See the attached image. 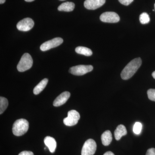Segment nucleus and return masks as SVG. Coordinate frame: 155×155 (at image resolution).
<instances>
[{"label": "nucleus", "mask_w": 155, "mask_h": 155, "mask_svg": "<svg viewBox=\"0 0 155 155\" xmlns=\"http://www.w3.org/2000/svg\"><path fill=\"white\" fill-rule=\"evenodd\" d=\"M141 64V59L139 58H135L129 62L121 72L122 79L123 80L130 79L137 71Z\"/></svg>", "instance_id": "1"}, {"label": "nucleus", "mask_w": 155, "mask_h": 155, "mask_svg": "<svg viewBox=\"0 0 155 155\" xmlns=\"http://www.w3.org/2000/svg\"><path fill=\"white\" fill-rule=\"evenodd\" d=\"M29 123L26 119H21L16 120L13 124L12 131L14 135L20 136L28 131Z\"/></svg>", "instance_id": "2"}, {"label": "nucleus", "mask_w": 155, "mask_h": 155, "mask_svg": "<svg viewBox=\"0 0 155 155\" xmlns=\"http://www.w3.org/2000/svg\"><path fill=\"white\" fill-rule=\"evenodd\" d=\"M33 60L28 53H25L22 55L17 66V70L20 72H23L28 70L32 67Z\"/></svg>", "instance_id": "3"}, {"label": "nucleus", "mask_w": 155, "mask_h": 155, "mask_svg": "<svg viewBox=\"0 0 155 155\" xmlns=\"http://www.w3.org/2000/svg\"><path fill=\"white\" fill-rule=\"evenodd\" d=\"M97 149L95 141L92 139L87 140L84 143L81 150V155H94Z\"/></svg>", "instance_id": "4"}, {"label": "nucleus", "mask_w": 155, "mask_h": 155, "mask_svg": "<svg viewBox=\"0 0 155 155\" xmlns=\"http://www.w3.org/2000/svg\"><path fill=\"white\" fill-rule=\"evenodd\" d=\"M93 69V67L91 65H78L70 68L69 72L72 75H82L91 72Z\"/></svg>", "instance_id": "5"}, {"label": "nucleus", "mask_w": 155, "mask_h": 155, "mask_svg": "<svg viewBox=\"0 0 155 155\" xmlns=\"http://www.w3.org/2000/svg\"><path fill=\"white\" fill-rule=\"evenodd\" d=\"M80 118V114L75 110H71L68 113V116L64 119V123L68 126L76 125Z\"/></svg>", "instance_id": "6"}, {"label": "nucleus", "mask_w": 155, "mask_h": 155, "mask_svg": "<svg viewBox=\"0 0 155 155\" xmlns=\"http://www.w3.org/2000/svg\"><path fill=\"white\" fill-rule=\"evenodd\" d=\"M63 41L64 40L61 38H55L42 44L40 46V49L43 51H48L60 45L63 43Z\"/></svg>", "instance_id": "7"}, {"label": "nucleus", "mask_w": 155, "mask_h": 155, "mask_svg": "<svg viewBox=\"0 0 155 155\" xmlns=\"http://www.w3.org/2000/svg\"><path fill=\"white\" fill-rule=\"evenodd\" d=\"M100 19L103 22L109 23H116L120 20L119 15L114 12H105L101 15Z\"/></svg>", "instance_id": "8"}, {"label": "nucleus", "mask_w": 155, "mask_h": 155, "mask_svg": "<svg viewBox=\"0 0 155 155\" xmlns=\"http://www.w3.org/2000/svg\"><path fill=\"white\" fill-rule=\"evenodd\" d=\"M34 25V22L30 18H26L19 21L17 24V29L21 31H26L31 30Z\"/></svg>", "instance_id": "9"}, {"label": "nucleus", "mask_w": 155, "mask_h": 155, "mask_svg": "<svg viewBox=\"0 0 155 155\" xmlns=\"http://www.w3.org/2000/svg\"><path fill=\"white\" fill-rule=\"evenodd\" d=\"M106 0H85L84 6L88 10H96L102 6Z\"/></svg>", "instance_id": "10"}, {"label": "nucleus", "mask_w": 155, "mask_h": 155, "mask_svg": "<svg viewBox=\"0 0 155 155\" xmlns=\"http://www.w3.org/2000/svg\"><path fill=\"white\" fill-rule=\"evenodd\" d=\"M70 96V93L68 91H65L61 93L55 99L53 103V105L58 107L65 104Z\"/></svg>", "instance_id": "11"}, {"label": "nucleus", "mask_w": 155, "mask_h": 155, "mask_svg": "<svg viewBox=\"0 0 155 155\" xmlns=\"http://www.w3.org/2000/svg\"><path fill=\"white\" fill-rule=\"evenodd\" d=\"M44 143L51 153L54 152L57 147V142L54 138L50 136L46 137H45Z\"/></svg>", "instance_id": "12"}, {"label": "nucleus", "mask_w": 155, "mask_h": 155, "mask_svg": "<svg viewBox=\"0 0 155 155\" xmlns=\"http://www.w3.org/2000/svg\"><path fill=\"white\" fill-rule=\"evenodd\" d=\"M126 127L124 125H120L117 127L114 132V136L116 140H119L122 137L127 134Z\"/></svg>", "instance_id": "13"}, {"label": "nucleus", "mask_w": 155, "mask_h": 155, "mask_svg": "<svg viewBox=\"0 0 155 155\" xmlns=\"http://www.w3.org/2000/svg\"><path fill=\"white\" fill-rule=\"evenodd\" d=\"M101 139L102 143L104 146H107L109 145L110 144L113 140L111 131L109 130H106L102 134Z\"/></svg>", "instance_id": "14"}, {"label": "nucleus", "mask_w": 155, "mask_h": 155, "mask_svg": "<svg viewBox=\"0 0 155 155\" xmlns=\"http://www.w3.org/2000/svg\"><path fill=\"white\" fill-rule=\"evenodd\" d=\"M75 4L71 2H66L63 3L58 7V10L61 11L71 12L75 8Z\"/></svg>", "instance_id": "15"}, {"label": "nucleus", "mask_w": 155, "mask_h": 155, "mask_svg": "<svg viewBox=\"0 0 155 155\" xmlns=\"http://www.w3.org/2000/svg\"><path fill=\"white\" fill-rule=\"evenodd\" d=\"M48 81V80L47 78H45L41 80L34 88V94H35L37 95L40 93L46 86Z\"/></svg>", "instance_id": "16"}, {"label": "nucleus", "mask_w": 155, "mask_h": 155, "mask_svg": "<svg viewBox=\"0 0 155 155\" xmlns=\"http://www.w3.org/2000/svg\"><path fill=\"white\" fill-rule=\"evenodd\" d=\"M75 52L78 54L86 56H90L92 55V51L90 49L84 47L79 46L75 49Z\"/></svg>", "instance_id": "17"}, {"label": "nucleus", "mask_w": 155, "mask_h": 155, "mask_svg": "<svg viewBox=\"0 0 155 155\" xmlns=\"http://www.w3.org/2000/svg\"><path fill=\"white\" fill-rule=\"evenodd\" d=\"M8 106V101L6 98L0 97V114H2L5 112Z\"/></svg>", "instance_id": "18"}, {"label": "nucleus", "mask_w": 155, "mask_h": 155, "mask_svg": "<svg viewBox=\"0 0 155 155\" xmlns=\"http://www.w3.org/2000/svg\"><path fill=\"white\" fill-rule=\"evenodd\" d=\"M140 21L141 24L148 23L150 21V18L148 14L146 13H143L140 14Z\"/></svg>", "instance_id": "19"}, {"label": "nucleus", "mask_w": 155, "mask_h": 155, "mask_svg": "<svg viewBox=\"0 0 155 155\" xmlns=\"http://www.w3.org/2000/svg\"><path fill=\"white\" fill-rule=\"evenodd\" d=\"M142 125L141 123L139 122H136L134 125L133 132L136 134H139L141 132Z\"/></svg>", "instance_id": "20"}, {"label": "nucleus", "mask_w": 155, "mask_h": 155, "mask_svg": "<svg viewBox=\"0 0 155 155\" xmlns=\"http://www.w3.org/2000/svg\"><path fill=\"white\" fill-rule=\"evenodd\" d=\"M148 97L150 100L155 101V89H150L147 91Z\"/></svg>", "instance_id": "21"}, {"label": "nucleus", "mask_w": 155, "mask_h": 155, "mask_svg": "<svg viewBox=\"0 0 155 155\" xmlns=\"http://www.w3.org/2000/svg\"><path fill=\"white\" fill-rule=\"evenodd\" d=\"M119 2L124 5L127 6L131 4L134 0H119Z\"/></svg>", "instance_id": "22"}, {"label": "nucleus", "mask_w": 155, "mask_h": 155, "mask_svg": "<svg viewBox=\"0 0 155 155\" xmlns=\"http://www.w3.org/2000/svg\"><path fill=\"white\" fill-rule=\"evenodd\" d=\"M146 155H155V149L152 148L148 150Z\"/></svg>", "instance_id": "23"}, {"label": "nucleus", "mask_w": 155, "mask_h": 155, "mask_svg": "<svg viewBox=\"0 0 155 155\" xmlns=\"http://www.w3.org/2000/svg\"><path fill=\"white\" fill-rule=\"evenodd\" d=\"M18 155H34V154L31 151H24L21 152Z\"/></svg>", "instance_id": "24"}, {"label": "nucleus", "mask_w": 155, "mask_h": 155, "mask_svg": "<svg viewBox=\"0 0 155 155\" xmlns=\"http://www.w3.org/2000/svg\"><path fill=\"white\" fill-rule=\"evenodd\" d=\"M104 155H115L114 153L111 151H108L105 153Z\"/></svg>", "instance_id": "25"}, {"label": "nucleus", "mask_w": 155, "mask_h": 155, "mask_svg": "<svg viewBox=\"0 0 155 155\" xmlns=\"http://www.w3.org/2000/svg\"><path fill=\"white\" fill-rule=\"evenodd\" d=\"M6 0H0V4H2L5 2Z\"/></svg>", "instance_id": "26"}, {"label": "nucleus", "mask_w": 155, "mask_h": 155, "mask_svg": "<svg viewBox=\"0 0 155 155\" xmlns=\"http://www.w3.org/2000/svg\"><path fill=\"white\" fill-rule=\"evenodd\" d=\"M152 75L153 78H154V79H155V71L153 72Z\"/></svg>", "instance_id": "27"}, {"label": "nucleus", "mask_w": 155, "mask_h": 155, "mask_svg": "<svg viewBox=\"0 0 155 155\" xmlns=\"http://www.w3.org/2000/svg\"><path fill=\"white\" fill-rule=\"evenodd\" d=\"M25 2H33V1H35V0H25Z\"/></svg>", "instance_id": "28"}, {"label": "nucleus", "mask_w": 155, "mask_h": 155, "mask_svg": "<svg viewBox=\"0 0 155 155\" xmlns=\"http://www.w3.org/2000/svg\"><path fill=\"white\" fill-rule=\"evenodd\" d=\"M60 1H65V0H60Z\"/></svg>", "instance_id": "29"}, {"label": "nucleus", "mask_w": 155, "mask_h": 155, "mask_svg": "<svg viewBox=\"0 0 155 155\" xmlns=\"http://www.w3.org/2000/svg\"></svg>", "instance_id": "30"}]
</instances>
